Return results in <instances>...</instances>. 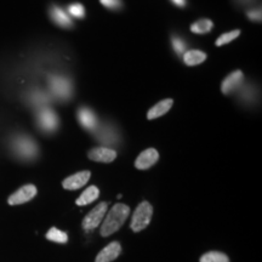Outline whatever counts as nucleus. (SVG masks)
Here are the masks:
<instances>
[{
  "mask_svg": "<svg viewBox=\"0 0 262 262\" xmlns=\"http://www.w3.org/2000/svg\"><path fill=\"white\" fill-rule=\"evenodd\" d=\"M47 239L51 242H55V243L66 244L68 242V235L66 232H62L60 229L52 227L49 229V232L47 233Z\"/></svg>",
  "mask_w": 262,
  "mask_h": 262,
  "instance_id": "obj_20",
  "label": "nucleus"
},
{
  "mask_svg": "<svg viewBox=\"0 0 262 262\" xmlns=\"http://www.w3.org/2000/svg\"><path fill=\"white\" fill-rule=\"evenodd\" d=\"M239 34H241V31H239V29H235V31H232L229 33H225V34H222L221 37L216 40V47H222V45L228 44V42L234 40L235 38H238Z\"/></svg>",
  "mask_w": 262,
  "mask_h": 262,
  "instance_id": "obj_22",
  "label": "nucleus"
},
{
  "mask_svg": "<svg viewBox=\"0 0 262 262\" xmlns=\"http://www.w3.org/2000/svg\"><path fill=\"white\" fill-rule=\"evenodd\" d=\"M130 215V208L122 203H117L116 205L112 206L108 214L104 217L101 226L100 233L102 237H108V235L116 233V232L124 225L126 219Z\"/></svg>",
  "mask_w": 262,
  "mask_h": 262,
  "instance_id": "obj_1",
  "label": "nucleus"
},
{
  "mask_svg": "<svg viewBox=\"0 0 262 262\" xmlns=\"http://www.w3.org/2000/svg\"><path fill=\"white\" fill-rule=\"evenodd\" d=\"M172 103L173 101L171 98H166V100L160 101V102L157 103L156 106H153L148 111V113H147V118L150 120V119H156V118L164 116V114L169 112L170 108L172 107Z\"/></svg>",
  "mask_w": 262,
  "mask_h": 262,
  "instance_id": "obj_15",
  "label": "nucleus"
},
{
  "mask_svg": "<svg viewBox=\"0 0 262 262\" xmlns=\"http://www.w3.org/2000/svg\"><path fill=\"white\" fill-rule=\"evenodd\" d=\"M170 2H171L175 6H178V8H185L186 4H187L186 0H170Z\"/></svg>",
  "mask_w": 262,
  "mask_h": 262,
  "instance_id": "obj_27",
  "label": "nucleus"
},
{
  "mask_svg": "<svg viewBox=\"0 0 262 262\" xmlns=\"http://www.w3.org/2000/svg\"><path fill=\"white\" fill-rule=\"evenodd\" d=\"M38 123L45 133H54L58 126V118L51 110L44 108L38 114Z\"/></svg>",
  "mask_w": 262,
  "mask_h": 262,
  "instance_id": "obj_7",
  "label": "nucleus"
},
{
  "mask_svg": "<svg viewBox=\"0 0 262 262\" xmlns=\"http://www.w3.org/2000/svg\"><path fill=\"white\" fill-rule=\"evenodd\" d=\"M89 158L97 163H112L117 158V152L108 147H96L89 152Z\"/></svg>",
  "mask_w": 262,
  "mask_h": 262,
  "instance_id": "obj_11",
  "label": "nucleus"
},
{
  "mask_svg": "<svg viewBox=\"0 0 262 262\" xmlns=\"http://www.w3.org/2000/svg\"><path fill=\"white\" fill-rule=\"evenodd\" d=\"M248 15V18H250L251 21H261V8H255V9H251L249 10L247 12Z\"/></svg>",
  "mask_w": 262,
  "mask_h": 262,
  "instance_id": "obj_26",
  "label": "nucleus"
},
{
  "mask_svg": "<svg viewBox=\"0 0 262 262\" xmlns=\"http://www.w3.org/2000/svg\"><path fill=\"white\" fill-rule=\"evenodd\" d=\"M91 172L90 171H80L74 173V175L70 176L62 182V186H63L64 189H68V191H75V189H79L88 183L90 180Z\"/></svg>",
  "mask_w": 262,
  "mask_h": 262,
  "instance_id": "obj_8",
  "label": "nucleus"
},
{
  "mask_svg": "<svg viewBox=\"0 0 262 262\" xmlns=\"http://www.w3.org/2000/svg\"><path fill=\"white\" fill-rule=\"evenodd\" d=\"M96 137L104 145H112V143H117V135L111 131V129H103L98 131Z\"/></svg>",
  "mask_w": 262,
  "mask_h": 262,
  "instance_id": "obj_21",
  "label": "nucleus"
},
{
  "mask_svg": "<svg viewBox=\"0 0 262 262\" xmlns=\"http://www.w3.org/2000/svg\"><path fill=\"white\" fill-rule=\"evenodd\" d=\"M98 195H100V191H98L96 186H90L89 188H86L83 193H81V195L77 199V201H75V203H77V205L79 206L88 205L90 204V203L96 201Z\"/></svg>",
  "mask_w": 262,
  "mask_h": 262,
  "instance_id": "obj_16",
  "label": "nucleus"
},
{
  "mask_svg": "<svg viewBox=\"0 0 262 262\" xmlns=\"http://www.w3.org/2000/svg\"><path fill=\"white\" fill-rule=\"evenodd\" d=\"M14 149L19 158L31 160L38 155V147L33 140L27 136H19L14 141Z\"/></svg>",
  "mask_w": 262,
  "mask_h": 262,
  "instance_id": "obj_4",
  "label": "nucleus"
},
{
  "mask_svg": "<svg viewBox=\"0 0 262 262\" xmlns=\"http://www.w3.org/2000/svg\"><path fill=\"white\" fill-rule=\"evenodd\" d=\"M108 210V203L102 202L100 204H97L95 208L91 210L89 214L84 217L83 222H81V227L85 232H91L95 228H97L101 225V222L106 216V212Z\"/></svg>",
  "mask_w": 262,
  "mask_h": 262,
  "instance_id": "obj_3",
  "label": "nucleus"
},
{
  "mask_svg": "<svg viewBox=\"0 0 262 262\" xmlns=\"http://www.w3.org/2000/svg\"><path fill=\"white\" fill-rule=\"evenodd\" d=\"M199 262H229V258L221 251H208L202 255Z\"/></svg>",
  "mask_w": 262,
  "mask_h": 262,
  "instance_id": "obj_19",
  "label": "nucleus"
},
{
  "mask_svg": "<svg viewBox=\"0 0 262 262\" xmlns=\"http://www.w3.org/2000/svg\"><path fill=\"white\" fill-rule=\"evenodd\" d=\"M50 86L52 93L61 100H68L73 95V86H72L71 81L64 77H51L50 79Z\"/></svg>",
  "mask_w": 262,
  "mask_h": 262,
  "instance_id": "obj_5",
  "label": "nucleus"
},
{
  "mask_svg": "<svg viewBox=\"0 0 262 262\" xmlns=\"http://www.w3.org/2000/svg\"><path fill=\"white\" fill-rule=\"evenodd\" d=\"M35 195H37V187L34 185H26L10 195L8 202L10 205H19L32 201Z\"/></svg>",
  "mask_w": 262,
  "mask_h": 262,
  "instance_id": "obj_6",
  "label": "nucleus"
},
{
  "mask_svg": "<svg viewBox=\"0 0 262 262\" xmlns=\"http://www.w3.org/2000/svg\"><path fill=\"white\" fill-rule=\"evenodd\" d=\"M100 2L104 8L111 9V10H118L122 8L123 5L122 0H100Z\"/></svg>",
  "mask_w": 262,
  "mask_h": 262,
  "instance_id": "obj_25",
  "label": "nucleus"
},
{
  "mask_svg": "<svg viewBox=\"0 0 262 262\" xmlns=\"http://www.w3.org/2000/svg\"><path fill=\"white\" fill-rule=\"evenodd\" d=\"M244 77L243 73L241 71H235L233 73H231L226 77V79L222 81L221 90L225 95H229L233 93L234 90H237L239 86H241L242 81H243Z\"/></svg>",
  "mask_w": 262,
  "mask_h": 262,
  "instance_id": "obj_12",
  "label": "nucleus"
},
{
  "mask_svg": "<svg viewBox=\"0 0 262 262\" xmlns=\"http://www.w3.org/2000/svg\"><path fill=\"white\" fill-rule=\"evenodd\" d=\"M120 253H122V245L119 242H112L97 254L95 262H112L119 256Z\"/></svg>",
  "mask_w": 262,
  "mask_h": 262,
  "instance_id": "obj_10",
  "label": "nucleus"
},
{
  "mask_svg": "<svg viewBox=\"0 0 262 262\" xmlns=\"http://www.w3.org/2000/svg\"><path fill=\"white\" fill-rule=\"evenodd\" d=\"M50 16H51L52 21H54L56 25L60 26V27L71 28L72 26H73V22H72L70 16L66 15V12L63 11V10H62L61 8H58V6H52V8L50 9Z\"/></svg>",
  "mask_w": 262,
  "mask_h": 262,
  "instance_id": "obj_14",
  "label": "nucleus"
},
{
  "mask_svg": "<svg viewBox=\"0 0 262 262\" xmlns=\"http://www.w3.org/2000/svg\"><path fill=\"white\" fill-rule=\"evenodd\" d=\"M78 119H79L81 126L85 127L86 130H94L97 126L96 116H95L93 111L86 107L80 108L79 112H78Z\"/></svg>",
  "mask_w": 262,
  "mask_h": 262,
  "instance_id": "obj_13",
  "label": "nucleus"
},
{
  "mask_svg": "<svg viewBox=\"0 0 262 262\" xmlns=\"http://www.w3.org/2000/svg\"><path fill=\"white\" fill-rule=\"evenodd\" d=\"M206 60V54L199 50H189L183 56V61L187 66L201 64Z\"/></svg>",
  "mask_w": 262,
  "mask_h": 262,
  "instance_id": "obj_17",
  "label": "nucleus"
},
{
  "mask_svg": "<svg viewBox=\"0 0 262 262\" xmlns=\"http://www.w3.org/2000/svg\"><path fill=\"white\" fill-rule=\"evenodd\" d=\"M68 11H70V14L72 16H74V17L77 18H83L85 16V9L84 6L81 4H72L70 5V8H68Z\"/></svg>",
  "mask_w": 262,
  "mask_h": 262,
  "instance_id": "obj_24",
  "label": "nucleus"
},
{
  "mask_svg": "<svg viewBox=\"0 0 262 262\" xmlns=\"http://www.w3.org/2000/svg\"><path fill=\"white\" fill-rule=\"evenodd\" d=\"M153 216V208L148 202H142L137 206L135 212H134L133 219H131L130 228L134 232L143 231L147 226L149 225Z\"/></svg>",
  "mask_w": 262,
  "mask_h": 262,
  "instance_id": "obj_2",
  "label": "nucleus"
},
{
  "mask_svg": "<svg viewBox=\"0 0 262 262\" xmlns=\"http://www.w3.org/2000/svg\"><path fill=\"white\" fill-rule=\"evenodd\" d=\"M212 26H214V24H212L210 19L203 18L194 22V24L191 26V31L193 33H195V34H206V33L211 31Z\"/></svg>",
  "mask_w": 262,
  "mask_h": 262,
  "instance_id": "obj_18",
  "label": "nucleus"
},
{
  "mask_svg": "<svg viewBox=\"0 0 262 262\" xmlns=\"http://www.w3.org/2000/svg\"><path fill=\"white\" fill-rule=\"evenodd\" d=\"M171 42H172V48L173 50L178 55H182L183 52H185L186 48H187V45H186V42L182 40L180 37H172L171 38Z\"/></svg>",
  "mask_w": 262,
  "mask_h": 262,
  "instance_id": "obj_23",
  "label": "nucleus"
},
{
  "mask_svg": "<svg viewBox=\"0 0 262 262\" xmlns=\"http://www.w3.org/2000/svg\"><path fill=\"white\" fill-rule=\"evenodd\" d=\"M158 159H159V153L157 152V149L148 148L143 150V152L137 157L135 166L139 170H147L149 169L150 166L155 165V164L158 162Z\"/></svg>",
  "mask_w": 262,
  "mask_h": 262,
  "instance_id": "obj_9",
  "label": "nucleus"
}]
</instances>
